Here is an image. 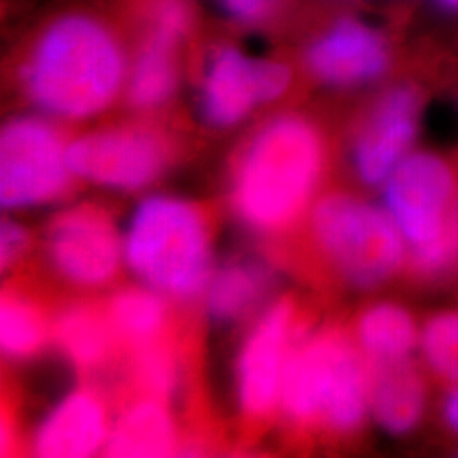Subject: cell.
I'll return each instance as SVG.
<instances>
[{"label":"cell","mask_w":458,"mask_h":458,"mask_svg":"<svg viewBox=\"0 0 458 458\" xmlns=\"http://www.w3.org/2000/svg\"><path fill=\"white\" fill-rule=\"evenodd\" d=\"M384 208L401 231L414 265L440 274L457 257L450 226L455 179L448 164L426 151H412L382 183Z\"/></svg>","instance_id":"5"},{"label":"cell","mask_w":458,"mask_h":458,"mask_svg":"<svg viewBox=\"0 0 458 458\" xmlns=\"http://www.w3.org/2000/svg\"><path fill=\"white\" fill-rule=\"evenodd\" d=\"M223 11L228 16L242 21V22H253L267 16L276 0H219Z\"/></svg>","instance_id":"27"},{"label":"cell","mask_w":458,"mask_h":458,"mask_svg":"<svg viewBox=\"0 0 458 458\" xmlns=\"http://www.w3.org/2000/svg\"><path fill=\"white\" fill-rule=\"evenodd\" d=\"M306 64L319 82L357 87L376 82L387 72L391 49L374 26L344 17L312 41Z\"/></svg>","instance_id":"13"},{"label":"cell","mask_w":458,"mask_h":458,"mask_svg":"<svg viewBox=\"0 0 458 458\" xmlns=\"http://www.w3.org/2000/svg\"><path fill=\"white\" fill-rule=\"evenodd\" d=\"M323 145L311 123L280 115L255 132L234 170L231 199L240 219L270 233L304 211L319 183Z\"/></svg>","instance_id":"2"},{"label":"cell","mask_w":458,"mask_h":458,"mask_svg":"<svg viewBox=\"0 0 458 458\" xmlns=\"http://www.w3.org/2000/svg\"><path fill=\"white\" fill-rule=\"evenodd\" d=\"M312 233L329 262L360 289L393 277L410 251L386 208L357 197H325L312 213Z\"/></svg>","instance_id":"6"},{"label":"cell","mask_w":458,"mask_h":458,"mask_svg":"<svg viewBox=\"0 0 458 458\" xmlns=\"http://www.w3.org/2000/svg\"><path fill=\"white\" fill-rule=\"evenodd\" d=\"M177 43L149 36L130 73V100L140 109H155L172 98L177 87Z\"/></svg>","instance_id":"21"},{"label":"cell","mask_w":458,"mask_h":458,"mask_svg":"<svg viewBox=\"0 0 458 458\" xmlns=\"http://www.w3.org/2000/svg\"><path fill=\"white\" fill-rule=\"evenodd\" d=\"M168 162L160 136L140 128L90 132L68 145L75 177L114 191H140L157 181Z\"/></svg>","instance_id":"9"},{"label":"cell","mask_w":458,"mask_h":458,"mask_svg":"<svg viewBox=\"0 0 458 458\" xmlns=\"http://www.w3.org/2000/svg\"><path fill=\"white\" fill-rule=\"evenodd\" d=\"M73 172L68 145L43 119L17 117L0 134V204L28 209L65 194Z\"/></svg>","instance_id":"7"},{"label":"cell","mask_w":458,"mask_h":458,"mask_svg":"<svg viewBox=\"0 0 458 458\" xmlns=\"http://www.w3.org/2000/svg\"><path fill=\"white\" fill-rule=\"evenodd\" d=\"M192 13L187 0H158L151 16V34L172 43H181L191 28Z\"/></svg>","instance_id":"25"},{"label":"cell","mask_w":458,"mask_h":458,"mask_svg":"<svg viewBox=\"0 0 458 458\" xmlns=\"http://www.w3.org/2000/svg\"><path fill=\"white\" fill-rule=\"evenodd\" d=\"M126 77L124 53L94 17L70 14L51 22L24 65L28 96L45 113L85 119L102 113Z\"/></svg>","instance_id":"1"},{"label":"cell","mask_w":458,"mask_h":458,"mask_svg":"<svg viewBox=\"0 0 458 458\" xmlns=\"http://www.w3.org/2000/svg\"><path fill=\"white\" fill-rule=\"evenodd\" d=\"M353 344L323 333L295 344L285 365L278 404L299 425L348 433L370 411V370Z\"/></svg>","instance_id":"4"},{"label":"cell","mask_w":458,"mask_h":458,"mask_svg":"<svg viewBox=\"0 0 458 458\" xmlns=\"http://www.w3.org/2000/svg\"><path fill=\"white\" fill-rule=\"evenodd\" d=\"M293 338L294 310L285 301L270 306L248 333L236 365L238 403L248 416L263 418L277 406Z\"/></svg>","instance_id":"11"},{"label":"cell","mask_w":458,"mask_h":458,"mask_svg":"<svg viewBox=\"0 0 458 458\" xmlns=\"http://www.w3.org/2000/svg\"><path fill=\"white\" fill-rule=\"evenodd\" d=\"M47 251L51 265L68 282L100 287L115 277L124 259V240L100 208L81 204L51 221Z\"/></svg>","instance_id":"10"},{"label":"cell","mask_w":458,"mask_h":458,"mask_svg":"<svg viewBox=\"0 0 458 458\" xmlns=\"http://www.w3.org/2000/svg\"><path fill=\"white\" fill-rule=\"evenodd\" d=\"M131 350L132 376L149 397L165 399L177 389L181 367L168 344L162 340H155Z\"/></svg>","instance_id":"23"},{"label":"cell","mask_w":458,"mask_h":458,"mask_svg":"<svg viewBox=\"0 0 458 458\" xmlns=\"http://www.w3.org/2000/svg\"><path fill=\"white\" fill-rule=\"evenodd\" d=\"M357 340L372 365H387L410 360L421 344V331L404 308L380 302L361 314Z\"/></svg>","instance_id":"18"},{"label":"cell","mask_w":458,"mask_h":458,"mask_svg":"<svg viewBox=\"0 0 458 458\" xmlns=\"http://www.w3.org/2000/svg\"><path fill=\"white\" fill-rule=\"evenodd\" d=\"M274 285L272 268L255 259H236L219 267L206 285L209 318L226 325L255 311Z\"/></svg>","instance_id":"16"},{"label":"cell","mask_w":458,"mask_h":458,"mask_svg":"<svg viewBox=\"0 0 458 458\" xmlns=\"http://www.w3.org/2000/svg\"><path fill=\"white\" fill-rule=\"evenodd\" d=\"M443 416H445L446 425L450 426L458 435V382H455V387L448 393L445 399Z\"/></svg>","instance_id":"28"},{"label":"cell","mask_w":458,"mask_h":458,"mask_svg":"<svg viewBox=\"0 0 458 458\" xmlns=\"http://www.w3.org/2000/svg\"><path fill=\"white\" fill-rule=\"evenodd\" d=\"M291 81L289 66L225 47L214 53L206 68L200 113L211 126H234L257 107L282 98Z\"/></svg>","instance_id":"8"},{"label":"cell","mask_w":458,"mask_h":458,"mask_svg":"<svg viewBox=\"0 0 458 458\" xmlns=\"http://www.w3.org/2000/svg\"><path fill=\"white\" fill-rule=\"evenodd\" d=\"M56 342L64 355L81 370H96L114 352L113 325L102 312L87 306L66 310L55 327Z\"/></svg>","instance_id":"19"},{"label":"cell","mask_w":458,"mask_h":458,"mask_svg":"<svg viewBox=\"0 0 458 458\" xmlns=\"http://www.w3.org/2000/svg\"><path fill=\"white\" fill-rule=\"evenodd\" d=\"M48 327L31 302L7 295L0 304V346L5 357L22 360L41 350Z\"/></svg>","instance_id":"22"},{"label":"cell","mask_w":458,"mask_h":458,"mask_svg":"<svg viewBox=\"0 0 458 458\" xmlns=\"http://www.w3.org/2000/svg\"><path fill=\"white\" fill-rule=\"evenodd\" d=\"M420 113L421 100L410 85H395L378 98L353 147V165L363 183L382 187L410 157Z\"/></svg>","instance_id":"12"},{"label":"cell","mask_w":458,"mask_h":458,"mask_svg":"<svg viewBox=\"0 0 458 458\" xmlns=\"http://www.w3.org/2000/svg\"><path fill=\"white\" fill-rule=\"evenodd\" d=\"M425 408V384L410 360L372 365L370 412L384 431L408 435L420 425Z\"/></svg>","instance_id":"15"},{"label":"cell","mask_w":458,"mask_h":458,"mask_svg":"<svg viewBox=\"0 0 458 458\" xmlns=\"http://www.w3.org/2000/svg\"><path fill=\"white\" fill-rule=\"evenodd\" d=\"M177 433L162 399L148 397L124 411L111 426L104 452L111 457H166Z\"/></svg>","instance_id":"17"},{"label":"cell","mask_w":458,"mask_h":458,"mask_svg":"<svg viewBox=\"0 0 458 458\" xmlns=\"http://www.w3.org/2000/svg\"><path fill=\"white\" fill-rule=\"evenodd\" d=\"M211 233L206 217L177 197H148L132 213L124 260L145 285L174 299H192L211 278Z\"/></svg>","instance_id":"3"},{"label":"cell","mask_w":458,"mask_h":458,"mask_svg":"<svg viewBox=\"0 0 458 458\" xmlns=\"http://www.w3.org/2000/svg\"><path fill=\"white\" fill-rule=\"evenodd\" d=\"M107 318L117 340L131 348L160 340L164 333L168 308L165 295L149 289H124L111 299Z\"/></svg>","instance_id":"20"},{"label":"cell","mask_w":458,"mask_h":458,"mask_svg":"<svg viewBox=\"0 0 458 458\" xmlns=\"http://www.w3.org/2000/svg\"><path fill=\"white\" fill-rule=\"evenodd\" d=\"M426 363L454 382H458V312H443L429 319L421 331Z\"/></svg>","instance_id":"24"},{"label":"cell","mask_w":458,"mask_h":458,"mask_svg":"<svg viewBox=\"0 0 458 458\" xmlns=\"http://www.w3.org/2000/svg\"><path fill=\"white\" fill-rule=\"evenodd\" d=\"M107 412L96 394L75 391L53 408L34 433L38 457H90L106 448L109 437Z\"/></svg>","instance_id":"14"},{"label":"cell","mask_w":458,"mask_h":458,"mask_svg":"<svg viewBox=\"0 0 458 458\" xmlns=\"http://www.w3.org/2000/svg\"><path fill=\"white\" fill-rule=\"evenodd\" d=\"M31 236L28 229L14 221H4L0 228V263L2 268H11L28 253Z\"/></svg>","instance_id":"26"},{"label":"cell","mask_w":458,"mask_h":458,"mask_svg":"<svg viewBox=\"0 0 458 458\" xmlns=\"http://www.w3.org/2000/svg\"><path fill=\"white\" fill-rule=\"evenodd\" d=\"M445 13H458V0H433Z\"/></svg>","instance_id":"29"}]
</instances>
